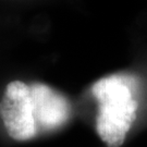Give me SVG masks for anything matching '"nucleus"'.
Wrapping results in <instances>:
<instances>
[{"label": "nucleus", "mask_w": 147, "mask_h": 147, "mask_svg": "<svg viewBox=\"0 0 147 147\" xmlns=\"http://www.w3.org/2000/svg\"><path fill=\"white\" fill-rule=\"evenodd\" d=\"M132 80L112 74L98 80L92 94L98 102L96 131L108 147H121L136 119L137 100L132 92Z\"/></svg>", "instance_id": "1"}, {"label": "nucleus", "mask_w": 147, "mask_h": 147, "mask_svg": "<svg viewBox=\"0 0 147 147\" xmlns=\"http://www.w3.org/2000/svg\"><path fill=\"white\" fill-rule=\"evenodd\" d=\"M0 117L11 138L23 142L38 136L30 85L22 81L7 85L0 101Z\"/></svg>", "instance_id": "2"}, {"label": "nucleus", "mask_w": 147, "mask_h": 147, "mask_svg": "<svg viewBox=\"0 0 147 147\" xmlns=\"http://www.w3.org/2000/svg\"><path fill=\"white\" fill-rule=\"evenodd\" d=\"M30 89L38 135L57 131L68 123L72 105L62 93L44 83H32Z\"/></svg>", "instance_id": "3"}]
</instances>
